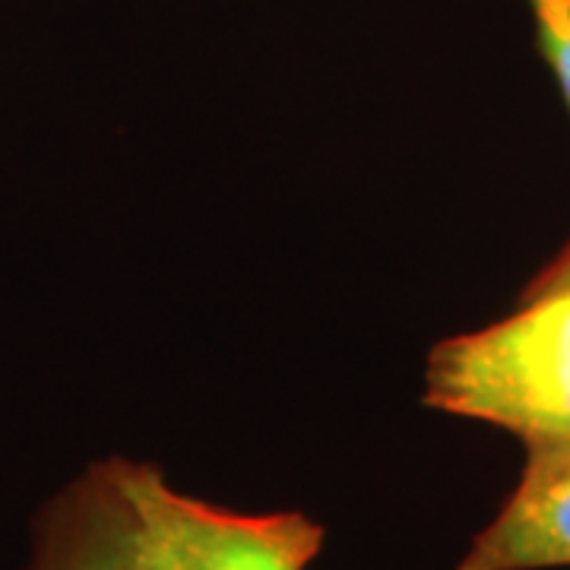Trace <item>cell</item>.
I'll return each instance as SVG.
<instances>
[{"instance_id": "1", "label": "cell", "mask_w": 570, "mask_h": 570, "mask_svg": "<svg viewBox=\"0 0 570 570\" xmlns=\"http://www.w3.org/2000/svg\"><path fill=\"white\" fill-rule=\"evenodd\" d=\"M422 403L513 434L527 450L570 444V269L551 261L520 305L431 348Z\"/></svg>"}, {"instance_id": "2", "label": "cell", "mask_w": 570, "mask_h": 570, "mask_svg": "<svg viewBox=\"0 0 570 570\" xmlns=\"http://www.w3.org/2000/svg\"><path fill=\"white\" fill-rule=\"evenodd\" d=\"M130 508L140 570H307L324 527L302 510H245L178 491L163 469L111 456Z\"/></svg>"}, {"instance_id": "3", "label": "cell", "mask_w": 570, "mask_h": 570, "mask_svg": "<svg viewBox=\"0 0 570 570\" xmlns=\"http://www.w3.org/2000/svg\"><path fill=\"white\" fill-rule=\"evenodd\" d=\"M570 568V444L527 450V463L456 570Z\"/></svg>"}, {"instance_id": "4", "label": "cell", "mask_w": 570, "mask_h": 570, "mask_svg": "<svg viewBox=\"0 0 570 570\" xmlns=\"http://www.w3.org/2000/svg\"><path fill=\"white\" fill-rule=\"evenodd\" d=\"M22 570H140L111 456L82 469L41 504Z\"/></svg>"}, {"instance_id": "5", "label": "cell", "mask_w": 570, "mask_h": 570, "mask_svg": "<svg viewBox=\"0 0 570 570\" xmlns=\"http://www.w3.org/2000/svg\"><path fill=\"white\" fill-rule=\"evenodd\" d=\"M539 51L570 108V0H527Z\"/></svg>"}, {"instance_id": "6", "label": "cell", "mask_w": 570, "mask_h": 570, "mask_svg": "<svg viewBox=\"0 0 570 570\" xmlns=\"http://www.w3.org/2000/svg\"><path fill=\"white\" fill-rule=\"evenodd\" d=\"M554 264H561V266H568L570 269V242L561 250H558V257H554Z\"/></svg>"}]
</instances>
